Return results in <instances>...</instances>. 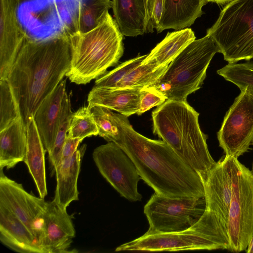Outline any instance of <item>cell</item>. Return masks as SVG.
<instances>
[{
	"mask_svg": "<svg viewBox=\"0 0 253 253\" xmlns=\"http://www.w3.org/2000/svg\"><path fill=\"white\" fill-rule=\"evenodd\" d=\"M74 32L66 28L44 39H25L6 80L26 128L43 100L68 71Z\"/></svg>",
	"mask_w": 253,
	"mask_h": 253,
	"instance_id": "1",
	"label": "cell"
},
{
	"mask_svg": "<svg viewBox=\"0 0 253 253\" xmlns=\"http://www.w3.org/2000/svg\"><path fill=\"white\" fill-rule=\"evenodd\" d=\"M120 131L115 142L134 163L138 174L155 192L170 198L205 196L199 174L164 141L140 134L128 117L115 113Z\"/></svg>",
	"mask_w": 253,
	"mask_h": 253,
	"instance_id": "2",
	"label": "cell"
},
{
	"mask_svg": "<svg viewBox=\"0 0 253 253\" xmlns=\"http://www.w3.org/2000/svg\"><path fill=\"white\" fill-rule=\"evenodd\" d=\"M199 114L187 102L167 100L152 113L153 133L166 142L200 175L206 178L216 162L200 127Z\"/></svg>",
	"mask_w": 253,
	"mask_h": 253,
	"instance_id": "3",
	"label": "cell"
},
{
	"mask_svg": "<svg viewBox=\"0 0 253 253\" xmlns=\"http://www.w3.org/2000/svg\"><path fill=\"white\" fill-rule=\"evenodd\" d=\"M123 35L108 12L95 28L82 34L74 32L69 69L65 76L85 84L116 65L124 53Z\"/></svg>",
	"mask_w": 253,
	"mask_h": 253,
	"instance_id": "4",
	"label": "cell"
},
{
	"mask_svg": "<svg viewBox=\"0 0 253 253\" xmlns=\"http://www.w3.org/2000/svg\"><path fill=\"white\" fill-rule=\"evenodd\" d=\"M229 248L227 230L209 207L199 220L186 230L171 232H146L116 249L120 251H178Z\"/></svg>",
	"mask_w": 253,
	"mask_h": 253,
	"instance_id": "5",
	"label": "cell"
},
{
	"mask_svg": "<svg viewBox=\"0 0 253 253\" xmlns=\"http://www.w3.org/2000/svg\"><path fill=\"white\" fill-rule=\"evenodd\" d=\"M219 49L210 37L195 40L169 65L164 73L148 85L168 100L187 101L188 96L200 88L210 62Z\"/></svg>",
	"mask_w": 253,
	"mask_h": 253,
	"instance_id": "6",
	"label": "cell"
},
{
	"mask_svg": "<svg viewBox=\"0 0 253 253\" xmlns=\"http://www.w3.org/2000/svg\"><path fill=\"white\" fill-rule=\"evenodd\" d=\"M230 63L253 58V0H234L207 31Z\"/></svg>",
	"mask_w": 253,
	"mask_h": 253,
	"instance_id": "7",
	"label": "cell"
},
{
	"mask_svg": "<svg viewBox=\"0 0 253 253\" xmlns=\"http://www.w3.org/2000/svg\"><path fill=\"white\" fill-rule=\"evenodd\" d=\"M232 190L227 232L229 250H245L253 235V175L251 171L233 157Z\"/></svg>",
	"mask_w": 253,
	"mask_h": 253,
	"instance_id": "8",
	"label": "cell"
},
{
	"mask_svg": "<svg viewBox=\"0 0 253 253\" xmlns=\"http://www.w3.org/2000/svg\"><path fill=\"white\" fill-rule=\"evenodd\" d=\"M207 207L205 196L170 198L157 192L144 206L148 233L181 231L196 223Z\"/></svg>",
	"mask_w": 253,
	"mask_h": 253,
	"instance_id": "9",
	"label": "cell"
},
{
	"mask_svg": "<svg viewBox=\"0 0 253 253\" xmlns=\"http://www.w3.org/2000/svg\"><path fill=\"white\" fill-rule=\"evenodd\" d=\"M93 161L103 177L120 195L131 202L141 200L137 185L141 179L129 157L113 142L96 147Z\"/></svg>",
	"mask_w": 253,
	"mask_h": 253,
	"instance_id": "10",
	"label": "cell"
},
{
	"mask_svg": "<svg viewBox=\"0 0 253 253\" xmlns=\"http://www.w3.org/2000/svg\"><path fill=\"white\" fill-rule=\"evenodd\" d=\"M226 156L238 158L253 144V95L241 91L227 112L217 132Z\"/></svg>",
	"mask_w": 253,
	"mask_h": 253,
	"instance_id": "11",
	"label": "cell"
},
{
	"mask_svg": "<svg viewBox=\"0 0 253 253\" xmlns=\"http://www.w3.org/2000/svg\"><path fill=\"white\" fill-rule=\"evenodd\" d=\"M0 205L24 223L38 241L47 202L27 192L21 184L7 177L0 169ZM39 243V242H38Z\"/></svg>",
	"mask_w": 253,
	"mask_h": 253,
	"instance_id": "12",
	"label": "cell"
},
{
	"mask_svg": "<svg viewBox=\"0 0 253 253\" xmlns=\"http://www.w3.org/2000/svg\"><path fill=\"white\" fill-rule=\"evenodd\" d=\"M23 0H0V80L7 79L28 36L18 21L17 8Z\"/></svg>",
	"mask_w": 253,
	"mask_h": 253,
	"instance_id": "13",
	"label": "cell"
},
{
	"mask_svg": "<svg viewBox=\"0 0 253 253\" xmlns=\"http://www.w3.org/2000/svg\"><path fill=\"white\" fill-rule=\"evenodd\" d=\"M73 217L53 201L47 202L38 238L44 253L70 252L68 250L76 235Z\"/></svg>",
	"mask_w": 253,
	"mask_h": 253,
	"instance_id": "14",
	"label": "cell"
},
{
	"mask_svg": "<svg viewBox=\"0 0 253 253\" xmlns=\"http://www.w3.org/2000/svg\"><path fill=\"white\" fill-rule=\"evenodd\" d=\"M233 157L225 156L221 159L202 180L207 206L216 213L227 231L232 190Z\"/></svg>",
	"mask_w": 253,
	"mask_h": 253,
	"instance_id": "15",
	"label": "cell"
},
{
	"mask_svg": "<svg viewBox=\"0 0 253 253\" xmlns=\"http://www.w3.org/2000/svg\"><path fill=\"white\" fill-rule=\"evenodd\" d=\"M66 78L43 100L37 110L34 119L45 150L51 149L57 132L64 95L66 91Z\"/></svg>",
	"mask_w": 253,
	"mask_h": 253,
	"instance_id": "16",
	"label": "cell"
},
{
	"mask_svg": "<svg viewBox=\"0 0 253 253\" xmlns=\"http://www.w3.org/2000/svg\"><path fill=\"white\" fill-rule=\"evenodd\" d=\"M0 240L21 253H44L37 239L26 225L12 212L0 205Z\"/></svg>",
	"mask_w": 253,
	"mask_h": 253,
	"instance_id": "17",
	"label": "cell"
},
{
	"mask_svg": "<svg viewBox=\"0 0 253 253\" xmlns=\"http://www.w3.org/2000/svg\"><path fill=\"white\" fill-rule=\"evenodd\" d=\"M141 88H108L94 86L88 95V107L100 106L129 117L140 108Z\"/></svg>",
	"mask_w": 253,
	"mask_h": 253,
	"instance_id": "18",
	"label": "cell"
},
{
	"mask_svg": "<svg viewBox=\"0 0 253 253\" xmlns=\"http://www.w3.org/2000/svg\"><path fill=\"white\" fill-rule=\"evenodd\" d=\"M85 149V145L78 148L70 158L55 169L57 184L53 201L64 210H66L71 202L79 200L77 182Z\"/></svg>",
	"mask_w": 253,
	"mask_h": 253,
	"instance_id": "19",
	"label": "cell"
},
{
	"mask_svg": "<svg viewBox=\"0 0 253 253\" xmlns=\"http://www.w3.org/2000/svg\"><path fill=\"white\" fill-rule=\"evenodd\" d=\"M207 0H164V8L158 33L166 29L179 30L190 27L203 14Z\"/></svg>",
	"mask_w": 253,
	"mask_h": 253,
	"instance_id": "20",
	"label": "cell"
},
{
	"mask_svg": "<svg viewBox=\"0 0 253 253\" xmlns=\"http://www.w3.org/2000/svg\"><path fill=\"white\" fill-rule=\"evenodd\" d=\"M26 128L21 117L0 131V168L11 169L24 161L27 146Z\"/></svg>",
	"mask_w": 253,
	"mask_h": 253,
	"instance_id": "21",
	"label": "cell"
},
{
	"mask_svg": "<svg viewBox=\"0 0 253 253\" xmlns=\"http://www.w3.org/2000/svg\"><path fill=\"white\" fill-rule=\"evenodd\" d=\"M27 146L24 162L37 188L40 197L47 195L44 155L46 152L33 118L26 127Z\"/></svg>",
	"mask_w": 253,
	"mask_h": 253,
	"instance_id": "22",
	"label": "cell"
},
{
	"mask_svg": "<svg viewBox=\"0 0 253 253\" xmlns=\"http://www.w3.org/2000/svg\"><path fill=\"white\" fill-rule=\"evenodd\" d=\"M195 39L194 33L190 28L168 32L165 38L147 54L141 64H148L155 69L168 66Z\"/></svg>",
	"mask_w": 253,
	"mask_h": 253,
	"instance_id": "23",
	"label": "cell"
},
{
	"mask_svg": "<svg viewBox=\"0 0 253 253\" xmlns=\"http://www.w3.org/2000/svg\"><path fill=\"white\" fill-rule=\"evenodd\" d=\"M112 8L123 36L136 37L146 33L143 0H113Z\"/></svg>",
	"mask_w": 253,
	"mask_h": 253,
	"instance_id": "24",
	"label": "cell"
},
{
	"mask_svg": "<svg viewBox=\"0 0 253 253\" xmlns=\"http://www.w3.org/2000/svg\"><path fill=\"white\" fill-rule=\"evenodd\" d=\"M112 7L110 0H79L72 18L73 31L82 34L97 27Z\"/></svg>",
	"mask_w": 253,
	"mask_h": 253,
	"instance_id": "25",
	"label": "cell"
},
{
	"mask_svg": "<svg viewBox=\"0 0 253 253\" xmlns=\"http://www.w3.org/2000/svg\"><path fill=\"white\" fill-rule=\"evenodd\" d=\"M73 113L71 110L70 95L64 94L61 107L58 127L54 144L48 153L50 166L52 174L58 166L62 154V149L67 136L71 119Z\"/></svg>",
	"mask_w": 253,
	"mask_h": 253,
	"instance_id": "26",
	"label": "cell"
},
{
	"mask_svg": "<svg viewBox=\"0 0 253 253\" xmlns=\"http://www.w3.org/2000/svg\"><path fill=\"white\" fill-rule=\"evenodd\" d=\"M217 73L236 85L241 91L247 90L253 95V61L229 63L217 70Z\"/></svg>",
	"mask_w": 253,
	"mask_h": 253,
	"instance_id": "27",
	"label": "cell"
},
{
	"mask_svg": "<svg viewBox=\"0 0 253 253\" xmlns=\"http://www.w3.org/2000/svg\"><path fill=\"white\" fill-rule=\"evenodd\" d=\"M168 66L155 69L148 64H141L124 77L115 88H142L150 85L159 78Z\"/></svg>",
	"mask_w": 253,
	"mask_h": 253,
	"instance_id": "28",
	"label": "cell"
},
{
	"mask_svg": "<svg viewBox=\"0 0 253 253\" xmlns=\"http://www.w3.org/2000/svg\"><path fill=\"white\" fill-rule=\"evenodd\" d=\"M98 135V129L88 106H84L73 113L68 131V135L73 138L84 139Z\"/></svg>",
	"mask_w": 253,
	"mask_h": 253,
	"instance_id": "29",
	"label": "cell"
},
{
	"mask_svg": "<svg viewBox=\"0 0 253 253\" xmlns=\"http://www.w3.org/2000/svg\"><path fill=\"white\" fill-rule=\"evenodd\" d=\"M21 117L18 104L6 80H0V131Z\"/></svg>",
	"mask_w": 253,
	"mask_h": 253,
	"instance_id": "30",
	"label": "cell"
},
{
	"mask_svg": "<svg viewBox=\"0 0 253 253\" xmlns=\"http://www.w3.org/2000/svg\"><path fill=\"white\" fill-rule=\"evenodd\" d=\"M98 129V135L108 142H115L119 138L120 131L111 109L95 106L90 109Z\"/></svg>",
	"mask_w": 253,
	"mask_h": 253,
	"instance_id": "31",
	"label": "cell"
},
{
	"mask_svg": "<svg viewBox=\"0 0 253 253\" xmlns=\"http://www.w3.org/2000/svg\"><path fill=\"white\" fill-rule=\"evenodd\" d=\"M147 56V54L139 56L122 63L114 69L96 79L95 86L115 88L124 77L142 63Z\"/></svg>",
	"mask_w": 253,
	"mask_h": 253,
	"instance_id": "32",
	"label": "cell"
},
{
	"mask_svg": "<svg viewBox=\"0 0 253 253\" xmlns=\"http://www.w3.org/2000/svg\"><path fill=\"white\" fill-rule=\"evenodd\" d=\"M167 99L159 91L151 86H146L140 90V108L137 114L140 115L155 106L164 103Z\"/></svg>",
	"mask_w": 253,
	"mask_h": 253,
	"instance_id": "33",
	"label": "cell"
},
{
	"mask_svg": "<svg viewBox=\"0 0 253 253\" xmlns=\"http://www.w3.org/2000/svg\"><path fill=\"white\" fill-rule=\"evenodd\" d=\"M83 139L78 138H73L67 134L59 164L70 158L78 148L80 143Z\"/></svg>",
	"mask_w": 253,
	"mask_h": 253,
	"instance_id": "34",
	"label": "cell"
},
{
	"mask_svg": "<svg viewBox=\"0 0 253 253\" xmlns=\"http://www.w3.org/2000/svg\"><path fill=\"white\" fill-rule=\"evenodd\" d=\"M164 8V0H155L151 17V28L153 31V29L158 28Z\"/></svg>",
	"mask_w": 253,
	"mask_h": 253,
	"instance_id": "35",
	"label": "cell"
},
{
	"mask_svg": "<svg viewBox=\"0 0 253 253\" xmlns=\"http://www.w3.org/2000/svg\"><path fill=\"white\" fill-rule=\"evenodd\" d=\"M155 0H143L146 11V33L153 32L151 29L150 21Z\"/></svg>",
	"mask_w": 253,
	"mask_h": 253,
	"instance_id": "36",
	"label": "cell"
},
{
	"mask_svg": "<svg viewBox=\"0 0 253 253\" xmlns=\"http://www.w3.org/2000/svg\"><path fill=\"white\" fill-rule=\"evenodd\" d=\"M247 247L246 252L248 253H253V235L250 240Z\"/></svg>",
	"mask_w": 253,
	"mask_h": 253,
	"instance_id": "37",
	"label": "cell"
},
{
	"mask_svg": "<svg viewBox=\"0 0 253 253\" xmlns=\"http://www.w3.org/2000/svg\"><path fill=\"white\" fill-rule=\"evenodd\" d=\"M234 0H207V1L209 2H215L218 4H225L229 3L231 1H232Z\"/></svg>",
	"mask_w": 253,
	"mask_h": 253,
	"instance_id": "38",
	"label": "cell"
},
{
	"mask_svg": "<svg viewBox=\"0 0 253 253\" xmlns=\"http://www.w3.org/2000/svg\"><path fill=\"white\" fill-rule=\"evenodd\" d=\"M251 172H252V175H253V166H252V169Z\"/></svg>",
	"mask_w": 253,
	"mask_h": 253,
	"instance_id": "39",
	"label": "cell"
}]
</instances>
